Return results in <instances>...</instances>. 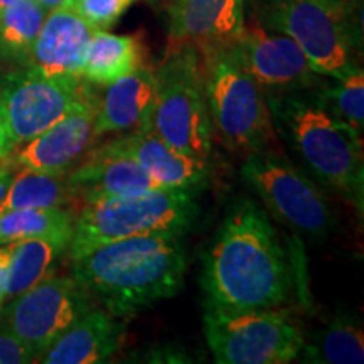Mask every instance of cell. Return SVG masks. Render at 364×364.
<instances>
[{"mask_svg": "<svg viewBox=\"0 0 364 364\" xmlns=\"http://www.w3.org/2000/svg\"><path fill=\"white\" fill-rule=\"evenodd\" d=\"M204 306L247 311L284 306L292 270L275 226L257 201L241 198L228 209L203 253Z\"/></svg>", "mask_w": 364, "mask_h": 364, "instance_id": "6da1fadb", "label": "cell"}, {"mask_svg": "<svg viewBox=\"0 0 364 364\" xmlns=\"http://www.w3.org/2000/svg\"><path fill=\"white\" fill-rule=\"evenodd\" d=\"M181 236H132L102 245L71 260V277L113 317H134L184 289L188 253Z\"/></svg>", "mask_w": 364, "mask_h": 364, "instance_id": "7a4b0ae2", "label": "cell"}, {"mask_svg": "<svg viewBox=\"0 0 364 364\" xmlns=\"http://www.w3.org/2000/svg\"><path fill=\"white\" fill-rule=\"evenodd\" d=\"M273 127L309 172L363 215L364 154L361 134L322 103L317 90L267 95Z\"/></svg>", "mask_w": 364, "mask_h": 364, "instance_id": "3957f363", "label": "cell"}, {"mask_svg": "<svg viewBox=\"0 0 364 364\" xmlns=\"http://www.w3.org/2000/svg\"><path fill=\"white\" fill-rule=\"evenodd\" d=\"M199 204L191 189L157 188L85 204L75 218L70 260L132 236L182 235L196 223Z\"/></svg>", "mask_w": 364, "mask_h": 364, "instance_id": "277c9868", "label": "cell"}, {"mask_svg": "<svg viewBox=\"0 0 364 364\" xmlns=\"http://www.w3.org/2000/svg\"><path fill=\"white\" fill-rule=\"evenodd\" d=\"M262 22L290 36L324 78L341 80L359 68L361 6L356 0H270Z\"/></svg>", "mask_w": 364, "mask_h": 364, "instance_id": "5b68a950", "label": "cell"}, {"mask_svg": "<svg viewBox=\"0 0 364 364\" xmlns=\"http://www.w3.org/2000/svg\"><path fill=\"white\" fill-rule=\"evenodd\" d=\"M201 51L209 118L223 144L235 152L270 150L277 132L265 91L241 70L226 46Z\"/></svg>", "mask_w": 364, "mask_h": 364, "instance_id": "8992f818", "label": "cell"}, {"mask_svg": "<svg viewBox=\"0 0 364 364\" xmlns=\"http://www.w3.org/2000/svg\"><path fill=\"white\" fill-rule=\"evenodd\" d=\"M156 80L157 95L150 127L179 152L208 161L213 127L198 48L179 43L156 70Z\"/></svg>", "mask_w": 364, "mask_h": 364, "instance_id": "52a82bcc", "label": "cell"}, {"mask_svg": "<svg viewBox=\"0 0 364 364\" xmlns=\"http://www.w3.org/2000/svg\"><path fill=\"white\" fill-rule=\"evenodd\" d=\"M204 338L220 364H285L299 358L304 334L285 312L275 309L204 306Z\"/></svg>", "mask_w": 364, "mask_h": 364, "instance_id": "ba28073f", "label": "cell"}, {"mask_svg": "<svg viewBox=\"0 0 364 364\" xmlns=\"http://www.w3.org/2000/svg\"><path fill=\"white\" fill-rule=\"evenodd\" d=\"M241 177L275 220L299 233L322 240L336 226L331 204L316 182L272 150L248 154Z\"/></svg>", "mask_w": 364, "mask_h": 364, "instance_id": "9c48e42d", "label": "cell"}, {"mask_svg": "<svg viewBox=\"0 0 364 364\" xmlns=\"http://www.w3.org/2000/svg\"><path fill=\"white\" fill-rule=\"evenodd\" d=\"M86 88L80 76L46 75L29 66L4 76L0 102L14 149L61 120Z\"/></svg>", "mask_w": 364, "mask_h": 364, "instance_id": "30bf717a", "label": "cell"}, {"mask_svg": "<svg viewBox=\"0 0 364 364\" xmlns=\"http://www.w3.org/2000/svg\"><path fill=\"white\" fill-rule=\"evenodd\" d=\"M226 49L265 95H284L326 86L324 76L312 70L297 43L263 22H245L240 34L226 44Z\"/></svg>", "mask_w": 364, "mask_h": 364, "instance_id": "8fae6325", "label": "cell"}, {"mask_svg": "<svg viewBox=\"0 0 364 364\" xmlns=\"http://www.w3.org/2000/svg\"><path fill=\"white\" fill-rule=\"evenodd\" d=\"M4 317L7 331L39 354L93 306L75 277L48 275L24 294L11 299Z\"/></svg>", "mask_w": 364, "mask_h": 364, "instance_id": "7c38bea8", "label": "cell"}, {"mask_svg": "<svg viewBox=\"0 0 364 364\" xmlns=\"http://www.w3.org/2000/svg\"><path fill=\"white\" fill-rule=\"evenodd\" d=\"M97 102L98 97L88 86L83 97L61 120L12 150L14 164L21 169L46 174H68L98 139L95 134Z\"/></svg>", "mask_w": 364, "mask_h": 364, "instance_id": "4fadbf2b", "label": "cell"}, {"mask_svg": "<svg viewBox=\"0 0 364 364\" xmlns=\"http://www.w3.org/2000/svg\"><path fill=\"white\" fill-rule=\"evenodd\" d=\"M66 181L75 199L85 204L159 188L113 140L88 150L78 166L68 172Z\"/></svg>", "mask_w": 364, "mask_h": 364, "instance_id": "5bb4252c", "label": "cell"}, {"mask_svg": "<svg viewBox=\"0 0 364 364\" xmlns=\"http://www.w3.org/2000/svg\"><path fill=\"white\" fill-rule=\"evenodd\" d=\"M95 31L70 6L53 9L46 14L26 66L36 68L46 75L81 78L85 51Z\"/></svg>", "mask_w": 364, "mask_h": 364, "instance_id": "9a60e30c", "label": "cell"}, {"mask_svg": "<svg viewBox=\"0 0 364 364\" xmlns=\"http://www.w3.org/2000/svg\"><path fill=\"white\" fill-rule=\"evenodd\" d=\"M113 142L129 154L159 188L194 191L208 179V162L172 147L154 132L150 122Z\"/></svg>", "mask_w": 364, "mask_h": 364, "instance_id": "2e32d148", "label": "cell"}, {"mask_svg": "<svg viewBox=\"0 0 364 364\" xmlns=\"http://www.w3.org/2000/svg\"><path fill=\"white\" fill-rule=\"evenodd\" d=\"M125 338V324L105 309L91 307L58 339L44 349L36 363L44 364H98L107 363Z\"/></svg>", "mask_w": 364, "mask_h": 364, "instance_id": "e0dca14e", "label": "cell"}, {"mask_svg": "<svg viewBox=\"0 0 364 364\" xmlns=\"http://www.w3.org/2000/svg\"><path fill=\"white\" fill-rule=\"evenodd\" d=\"M245 24V0H176L171 39L199 49L226 46Z\"/></svg>", "mask_w": 364, "mask_h": 364, "instance_id": "ac0fdd59", "label": "cell"}, {"mask_svg": "<svg viewBox=\"0 0 364 364\" xmlns=\"http://www.w3.org/2000/svg\"><path fill=\"white\" fill-rule=\"evenodd\" d=\"M157 95L156 71L147 66L122 76L107 85L97 102L95 134H122L150 122Z\"/></svg>", "mask_w": 364, "mask_h": 364, "instance_id": "d6986e66", "label": "cell"}, {"mask_svg": "<svg viewBox=\"0 0 364 364\" xmlns=\"http://www.w3.org/2000/svg\"><path fill=\"white\" fill-rule=\"evenodd\" d=\"M142 44L135 36H118L97 29L85 51L81 78L107 86L144 65Z\"/></svg>", "mask_w": 364, "mask_h": 364, "instance_id": "ffe728a7", "label": "cell"}, {"mask_svg": "<svg viewBox=\"0 0 364 364\" xmlns=\"http://www.w3.org/2000/svg\"><path fill=\"white\" fill-rule=\"evenodd\" d=\"M71 236H48L16 241L12 245L7 273V299L24 294L51 275L54 265L68 252Z\"/></svg>", "mask_w": 364, "mask_h": 364, "instance_id": "44dd1931", "label": "cell"}, {"mask_svg": "<svg viewBox=\"0 0 364 364\" xmlns=\"http://www.w3.org/2000/svg\"><path fill=\"white\" fill-rule=\"evenodd\" d=\"M299 358L314 364H361L364 339L356 317L348 314L336 316L311 341L304 339Z\"/></svg>", "mask_w": 364, "mask_h": 364, "instance_id": "7402d4cb", "label": "cell"}, {"mask_svg": "<svg viewBox=\"0 0 364 364\" xmlns=\"http://www.w3.org/2000/svg\"><path fill=\"white\" fill-rule=\"evenodd\" d=\"M75 196L66 181V174L22 169L14 174L7 193L0 201V213L11 209L31 208H66Z\"/></svg>", "mask_w": 364, "mask_h": 364, "instance_id": "603a6c76", "label": "cell"}, {"mask_svg": "<svg viewBox=\"0 0 364 364\" xmlns=\"http://www.w3.org/2000/svg\"><path fill=\"white\" fill-rule=\"evenodd\" d=\"M75 216L66 208L11 209L0 213V245L48 236H73Z\"/></svg>", "mask_w": 364, "mask_h": 364, "instance_id": "cb8c5ba5", "label": "cell"}, {"mask_svg": "<svg viewBox=\"0 0 364 364\" xmlns=\"http://www.w3.org/2000/svg\"><path fill=\"white\" fill-rule=\"evenodd\" d=\"M46 14L36 0H19L0 11V54L26 66Z\"/></svg>", "mask_w": 364, "mask_h": 364, "instance_id": "d4e9b609", "label": "cell"}, {"mask_svg": "<svg viewBox=\"0 0 364 364\" xmlns=\"http://www.w3.org/2000/svg\"><path fill=\"white\" fill-rule=\"evenodd\" d=\"M336 85H326L317 90L322 103L354 130L363 134L364 127V73L361 68L334 80Z\"/></svg>", "mask_w": 364, "mask_h": 364, "instance_id": "484cf974", "label": "cell"}, {"mask_svg": "<svg viewBox=\"0 0 364 364\" xmlns=\"http://www.w3.org/2000/svg\"><path fill=\"white\" fill-rule=\"evenodd\" d=\"M134 4L135 0H71L70 7L95 29H108Z\"/></svg>", "mask_w": 364, "mask_h": 364, "instance_id": "4316f807", "label": "cell"}, {"mask_svg": "<svg viewBox=\"0 0 364 364\" xmlns=\"http://www.w3.org/2000/svg\"><path fill=\"white\" fill-rule=\"evenodd\" d=\"M38 359L33 349L11 331L0 332V364H27Z\"/></svg>", "mask_w": 364, "mask_h": 364, "instance_id": "83f0119b", "label": "cell"}, {"mask_svg": "<svg viewBox=\"0 0 364 364\" xmlns=\"http://www.w3.org/2000/svg\"><path fill=\"white\" fill-rule=\"evenodd\" d=\"M12 245H0V311L7 300V273L9 262H11Z\"/></svg>", "mask_w": 364, "mask_h": 364, "instance_id": "f1b7e54d", "label": "cell"}, {"mask_svg": "<svg viewBox=\"0 0 364 364\" xmlns=\"http://www.w3.org/2000/svg\"><path fill=\"white\" fill-rule=\"evenodd\" d=\"M12 150H14V145L11 140V134H9L6 113H4L2 102H0V161L11 156Z\"/></svg>", "mask_w": 364, "mask_h": 364, "instance_id": "f546056e", "label": "cell"}, {"mask_svg": "<svg viewBox=\"0 0 364 364\" xmlns=\"http://www.w3.org/2000/svg\"><path fill=\"white\" fill-rule=\"evenodd\" d=\"M12 177H14V172H12L11 167L0 166V201H2L4 196H6L7 188H9V184H11Z\"/></svg>", "mask_w": 364, "mask_h": 364, "instance_id": "4dcf8cb0", "label": "cell"}, {"mask_svg": "<svg viewBox=\"0 0 364 364\" xmlns=\"http://www.w3.org/2000/svg\"><path fill=\"white\" fill-rule=\"evenodd\" d=\"M36 2H39L41 6H43L46 11H53V9H58V7H66L70 6L71 0H36Z\"/></svg>", "mask_w": 364, "mask_h": 364, "instance_id": "1f68e13d", "label": "cell"}, {"mask_svg": "<svg viewBox=\"0 0 364 364\" xmlns=\"http://www.w3.org/2000/svg\"><path fill=\"white\" fill-rule=\"evenodd\" d=\"M19 2V0H0V11H4V9H7L9 6H12V4Z\"/></svg>", "mask_w": 364, "mask_h": 364, "instance_id": "d6a6232c", "label": "cell"}]
</instances>
